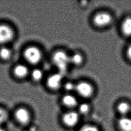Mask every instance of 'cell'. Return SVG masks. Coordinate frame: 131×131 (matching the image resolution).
I'll return each mask as SVG.
<instances>
[{"mask_svg":"<svg viewBox=\"0 0 131 131\" xmlns=\"http://www.w3.org/2000/svg\"><path fill=\"white\" fill-rule=\"evenodd\" d=\"M80 115L76 110H67L61 116L63 124L68 127H73L79 123Z\"/></svg>","mask_w":131,"mask_h":131,"instance_id":"6","label":"cell"},{"mask_svg":"<svg viewBox=\"0 0 131 131\" xmlns=\"http://www.w3.org/2000/svg\"><path fill=\"white\" fill-rule=\"evenodd\" d=\"M26 61L30 65L37 67L43 60L44 54L42 50L38 46L30 45L27 47L23 52Z\"/></svg>","mask_w":131,"mask_h":131,"instance_id":"4","label":"cell"},{"mask_svg":"<svg viewBox=\"0 0 131 131\" xmlns=\"http://www.w3.org/2000/svg\"><path fill=\"white\" fill-rule=\"evenodd\" d=\"M95 92V87L91 81L81 79L75 82L74 93L78 98L87 100L92 98L94 96Z\"/></svg>","mask_w":131,"mask_h":131,"instance_id":"3","label":"cell"},{"mask_svg":"<svg viewBox=\"0 0 131 131\" xmlns=\"http://www.w3.org/2000/svg\"><path fill=\"white\" fill-rule=\"evenodd\" d=\"M120 31L123 36L131 37V16H126L122 19L120 24Z\"/></svg>","mask_w":131,"mask_h":131,"instance_id":"12","label":"cell"},{"mask_svg":"<svg viewBox=\"0 0 131 131\" xmlns=\"http://www.w3.org/2000/svg\"><path fill=\"white\" fill-rule=\"evenodd\" d=\"M125 55L128 60L131 62V43L127 46L125 51Z\"/></svg>","mask_w":131,"mask_h":131,"instance_id":"21","label":"cell"},{"mask_svg":"<svg viewBox=\"0 0 131 131\" xmlns=\"http://www.w3.org/2000/svg\"><path fill=\"white\" fill-rule=\"evenodd\" d=\"M64 76L57 71L50 73L45 79L46 88L52 92H56L62 89Z\"/></svg>","mask_w":131,"mask_h":131,"instance_id":"5","label":"cell"},{"mask_svg":"<svg viewBox=\"0 0 131 131\" xmlns=\"http://www.w3.org/2000/svg\"><path fill=\"white\" fill-rule=\"evenodd\" d=\"M78 97L75 93H64L60 97V103L67 110H76L79 103Z\"/></svg>","mask_w":131,"mask_h":131,"instance_id":"7","label":"cell"},{"mask_svg":"<svg viewBox=\"0 0 131 131\" xmlns=\"http://www.w3.org/2000/svg\"><path fill=\"white\" fill-rule=\"evenodd\" d=\"M30 76L32 80L34 83H40L45 80L46 76L43 69L38 67H35L30 72Z\"/></svg>","mask_w":131,"mask_h":131,"instance_id":"13","label":"cell"},{"mask_svg":"<svg viewBox=\"0 0 131 131\" xmlns=\"http://www.w3.org/2000/svg\"><path fill=\"white\" fill-rule=\"evenodd\" d=\"M92 109L91 104L86 100L80 102L76 110L78 112L80 116H85L88 115Z\"/></svg>","mask_w":131,"mask_h":131,"instance_id":"16","label":"cell"},{"mask_svg":"<svg viewBox=\"0 0 131 131\" xmlns=\"http://www.w3.org/2000/svg\"><path fill=\"white\" fill-rule=\"evenodd\" d=\"M115 108L120 117L127 116L131 112V105L126 100H120L116 103Z\"/></svg>","mask_w":131,"mask_h":131,"instance_id":"11","label":"cell"},{"mask_svg":"<svg viewBox=\"0 0 131 131\" xmlns=\"http://www.w3.org/2000/svg\"><path fill=\"white\" fill-rule=\"evenodd\" d=\"M79 131H100L99 128L95 125L86 124L82 125Z\"/></svg>","mask_w":131,"mask_h":131,"instance_id":"19","label":"cell"},{"mask_svg":"<svg viewBox=\"0 0 131 131\" xmlns=\"http://www.w3.org/2000/svg\"><path fill=\"white\" fill-rule=\"evenodd\" d=\"M85 61V56L80 51L76 50L70 54V64L72 67L80 68L84 64Z\"/></svg>","mask_w":131,"mask_h":131,"instance_id":"10","label":"cell"},{"mask_svg":"<svg viewBox=\"0 0 131 131\" xmlns=\"http://www.w3.org/2000/svg\"><path fill=\"white\" fill-rule=\"evenodd\" d=\"M8 119V113L6 110L0 107V126H2Z\"/></svg>","mask_w":131,"mask_h":131,"instance_id":"20","label":"cell"},{"mask_svg":"<svg viewBox=\"0 0 131 131\" xmlns=\"http://www.w3.org/2000/svg\"><path fill=\"white\" fill-rule=\"evenodd\" d=\"M12 55V52L11 50L6 47L2 46L0 48V58L3 60L9 59Z\"/></svg>","mask_w":131,"mask_h":131,"instance_id":"18","label":"cell"},{"mask_svg":"<svg viewBox=\"0 0 131 131\" xmlns=\"http://www.w3.org/2000/svg\"><path fill=\"white\" fill-rule=\"evenodd\" d=\"M14 36L12 28L6 24H0V45H4L11 41Z\"/></svg>","mask_w":131,"mask_h":131,"instance_id":"9","label":"cell"},{"mask_svg":"<svg viewBox=\"0 0 131 131\" xmlns=\"http://www.w3.org/2000/svg\"><path fill=\"white\" fill-rule=\"evenodd\" d=\"M117 125L120 131H131V117L129 116L120 117Z\"/></svg>","mask_w":131,"mask_h":131,"instance_id":"15","label":"cell"},{"mask_svg":"<svg viewBox=\"0 0 131 131\" xmlns=\"http://www.w3.org/2000/svg\"><path fill=\"white\" fill-rule=\"evenodd\" d=\"M0 131H6V130L2 126H0Z\"/></svg>","mask_w":131,"mask_h":131,"instance_id":"23","label":"cell"},{"mask_svg":"<svg viewBox=\"0 0 131 131\" xmlns=\"http://www.w3.org/2000/svg\"><path fill=\"white\" fill-rule=\"evenodd\" d=\"M14 75L19 79H24L30 75V70L28 67L25 64L16 65L13 70Z\"/></svg>","mask_w":131,"mask_h":131,"instance_id":"14","label":"cell"},{"mask_svg":"<svg viewBox=\"0 0 131 131\" xmlns=\"http://www.w3.org/2000/svg\"><path fill=\"white\" fill-rule=\"evenodd\" d=\"M51 61L57 72L64 76L68 73L70 67V54L63 49L54 50L51 55Z\"/></svg>","mask_w":131,"mask_h":131,"instance_id":"1","label":"cell"},{"mask_svg":"<svg viewBox=\"0 0 131 131\" xmlns=\"http://www.w3.org/2000/svg\"><path fill=\"white\" fill-rule=\"evenodd\" d=\"M89 2L86 1H82L79 2V5L80 6V7L81 8H85L88 6L89 5Z\"/></svg>","mask_w":131,"mask_h":131,"instance_id":"22","label":"cell"},{"mask_svg":"<svg viewBox=\"0 0 131 131\" xmlns=\"http://www.w3.org/2000/svg\"><path fill=\"white\" fill-rule=\"evenodd\" d=\"M114 17L111 12L101 10L95 12L91 17V21L95 28L102 30L110 27L113 24Z\"/></svg>","mask_w":131,"mask_h":131,"instance_id":"2","label":"cell"},{"mask_svg":"<svg viewBox=\"0 0 131 131\" xmlns=\"http://www.w3.org/2000/svg\"><path fill=\"white\" fill-rule=\"evenodd\" d=\"M14 117L16 121L22 125H27L31 122L32 116L28 109L24 107H20L16 110Z\"/></svg>","mask_w":131,"mask_h":131,"instance_id":"8","label":"cell"},{"mask_svg":"<svg viewBox=\"0 0 131 131\" xmlns=\"http://www.w3.org/2000/svg\"><path fill=\"white\" fill-rule=\"evenodd\" d=\"M75 89V82L71 80H64L62 87L64 93H74Z\"/></svg>","mask_w":131,"mask_h":131,"instance_id":"17","label":"cell"}]
</instances>
